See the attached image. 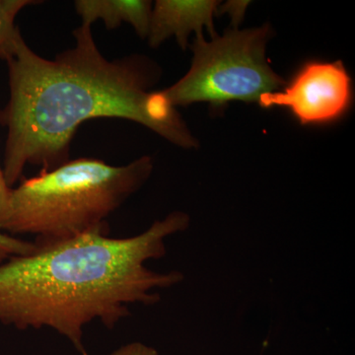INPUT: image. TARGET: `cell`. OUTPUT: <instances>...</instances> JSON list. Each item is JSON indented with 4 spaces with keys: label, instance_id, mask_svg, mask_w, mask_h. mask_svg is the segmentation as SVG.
I'll return each mask as SVG.
<instances>
[{
    "label": "cell",
    "instance_id": "obj_3",
    "mask_svg": "<svg viewBox=\"0 0 355 355\" xmlns=\"http://www.w3.org/2000/svg\"><path fill=\"white\" fill-rule=\"evenodd\" d=\"M153 171L150 156L118 167L97 159L67 161L12 188L0 231L33 235L35 246L44 247L107 227V218Z\"/></svg>",
    "mask_w": 355,
    "mask_h": 355
},
{
    "label": "cell",
    "instance_id": "obj_6",
    "mask_svg": "<svg viewBox=\"0 0 355 355\" xmlns=\"http://www.w3.org/2000/svg\"><path fill=\"white\" fill-rule=\"evenodd\" d=\"M218 6L219 2L212 0H158L151 12L149 44L156 48L174 37L184 50L191 33L202 35L203 28L214 38V16Z\"/></svg>",
    "mask_w": 355,
    "mask_h": 355
},
{
    "label": "cell",
    "instance_id": "obj_2",
    "mask_svg": "<svg viewBox=\"0 0 355 355\" xmlns=\"http://www.w3.org/2000/svg\"><path fill=\"white\" fill-rule=\"evenodd\" d=\"M190 221L177 210L132 237H110L107 226L9 259L0 265V324L51 329L89 355L86 326L99 321L113 330L130 305H155L158 291L183 282L181 272H155L146 263L165 257L166 239Z\"/></svg>",
    "mask_w": 355,
    "mask_h": 355
},
{
    "label": "cell",
    "instance_id": "obj_7",
    "mask_svg": "<svg viewBox=\"0 0 355 355\" xmlns=\"http://www.w3.org/2000/svg\"><path fill=\"white\" fill-rule=\"evenodd\" d=\"M77 14L83 24L92 26L102 20L107 29H116L123 23L135 28L141 38H147L150 26L153 3L146 0H76Z\"/></svg>",
    "mask_w": 355,
    "mask_h": 355
},
{
    "label": "cell",
    "instance_id": "obj_11",
    "mask_svg": "<svg viewBox=\"0 0 355 355\" xmlns=\"http://www.w3.org/2000/svg\"><path fill=\"white\" fill-rule=\"evenodd\" d=\"M11 190L12 188L6 183L4 177L3 169L0 166V226L6 216L7 209H8L9 198H10Z\"/></svg>",
    "mask_w": 355,
    "mask_h": 355
},
{
    "label": "cell",
    "instance_id": "obj_1",
    "mask_svg": "<svg viewBox=\"0 0 355 355\" xmlns=\"http://www.w3.org/2000/svg\"><path fill=\"white\" fill-rule=\"evenodd\" d=\"M73 35V48L48 60L20 34L6 60L9 99L0 109V125L7 128L2 169L10 188L26 166L46 172L69 161L77 128L91 119L132 121L175 146H198L162 92L151 91L161 76L158 65L137 55L108 60L91 26L81 25Z\"/></svg>",
    "mask_w": 355,
    "mask_h": 355
},
{
    "label": "cell",
    "instance_id": "obj_4",
    "mask_svg": "<svg viewBox=\"0 0 355 355\" xmlns=\"http://www.w3.org/2000/svg\"><path fill=\"white\" fill-rule=\"evenodd\" d=\"M270 37L268 25L241 31L235 28L210 42L197 35L190 70L161 92L175 109L200 102L216 108L232 101L258 102L261 95L286 84L266 57Z\"/></svg>",
    "mask_w": 355,
    "mask_h": 355
},
{
    "label": "cell",
    "instance_id": "obj_8",
    "mask_svg": "<svg viewBox=\"0 0 355 355\" xmlns=\"http://www.w3.org/2000/svg\"><path fill=\"white\" fill-rule=\"evenodd\" d=\"M41 3L36 0H0V60H6L21 34L15 26L18 14L25 7Z\"/></svg>",
    "mask_w": 355,
    "mask_h": 355
},
{
    "label": "cell",
    "instance_id": "obj_9",
    "mask_svg": "<svg viewBox=\"0 0 355 355\" xmlns=\"http://www.w3.org/2000/svg\"><path fill=\"white\" fill-rule=\"evenodd\" d=\"M36 250L34 243L0 231V265L16 256L29 254Z\"/></svg>",
    "mask_w": 355,
    "mask_h": 355
},
{
    "label": "cell",
    "instance_id": "obj_5",
    "mask_svg": "<svg viewBox=\"0 0 355 355\" xmlns=\"http://www.w3.org/2000/svg\"><path fill=\"white\" fill-rule=\"evenodd\" d=\"M352 99V79L343 62L312 60L282 90L261 95L258 103L261 108L288 109L301 125H307L338 120Z\"/></svg>",
    "mask_w": 355,
    "mask_h": 355
},
{
    "label": "cell",
    "instance_id": "obj_10",
    "mask_svg": "<svg viewBox=\"0 0 355 355\" xmlns=\"http://www.w3.org/2000/svg\"><path fill=\"white\" fill-rule=\"evenodd\" d=\"M110 355H159L157 350L140 342L127 343L114 350Z\"/></svg>",
    "mask_w": 355,
    "mask_h": 355
},
{
    "label": "cell",
    "instance_id": "obj_12",
    "mask_svg": "<svg viewBox=\"0 0 355 355\" xmlns=\"http://www.w3.org/2000/svg\"><path fill=\"white\" fill-rule=\"evenodd\" d=\"M247 6L248 2L245 4H242L241 2H234V4H226V7L228 8L227 12L231 14L233 21H237L238 23L241 21V15L244 14L245 8H246Z\"/></svg>",
    "mask_w": 355,
    "mask_h": 355
}]
</instances>
